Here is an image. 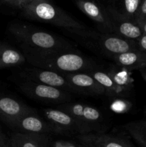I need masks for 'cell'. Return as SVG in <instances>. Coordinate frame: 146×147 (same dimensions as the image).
I'll return each instance as SVG.
<instances>
[{
    "label": "cell",
    "instance_id": "cell-1",
    "mask_svg": "<svg viewBox=\"0 0 146 147\" xmlns=\"http://www.w3.org/2000/svg\"><path fill=\"white\" fill-rule=\"evenodd\" d=\"M27 63L33 67L47 69L60 73L90 72L97 70L95 61L76 50L47 52L23 51Z\"/></svg>",
    "mask_w": 146,
    "mask_h": 147
},
{
    "label": "cell",
    "instance_id": "cell-2",
    "mask_svg": "<svg viewBox=\"0 0 146 147\" xmlns=\"http://www.w3.org/2000/svg\"><path fill=\"white\" fill-rule=\"evenodd\" d=\"M9 30L23 51L47 52L74 49L65 39L28 24L16 22L11 24Z\"/></svg>",
    "mask_w": 146,
    "mask_h": 147
},
{
    "label": "cell",
    "instance_id": "cell-3",
    "mask_svg": "<svg viewBox=\"0 0 146 147\" xmlns=\"http://www.w3.org/2000/svg\"><path fill=\"white\" fill-rule=\"evenodd\" d=\"M21 14L28 20L47 23L67 30L87 28L85 25L74 20L51 1H38L27 3L21 9Z\"/></svg>",
    "mask_w": 146,
    "mask_h": 147
},
{
    "label": "cell",
    "instance_id": "cell-4",
    "mask_svg": "<svg viewBox=\"0 0 146 147\" xmlns=\"http://www.w3.org/2000/svg\"><path fill=\"white\" fill-rule=\"evenodd\" d=\"M67 31L75 36L85 46L110 57L139 48L137 41L127 40L114 34H104L87 28Z\"/></svg>",
    "mask_w": 146,
    "mask_h": 147
},
{
    "label": "cell",
    "instance_id": "cell-5",
    "mask_svg": "<svg viewBox=\"0 0 146 147\" xmlns=\"http://www.w3.org/2000/svg\"><path fill=\"white\" fill-rule=\"evenodd\" d=\"M44 119L54 129V134L61 135L88 134L87 128L77 119L61 109H43Z\"/></svg>",
    "mask_w": 146,
    "mask_h": 147
},
{
    "label": "cell",
    "instance_id": "cell-6",
    "mask_svg": "<svg viewBox=\"0 0 146 147\" xmlns=\"http://www.w3.org/2000/svg\"><path fill=\"white\" fill-rule=\"evenodd\" d=\"M19 88L28 97L44 103L63 104L69 103L72 99V95L69 92L28 80H23L19 85Z\"/></svg>",
    "mask_w": 146,
    "mask_h": 147
},
{
    "label": "cell",
    "instance_id": "cell-7",
    "mask_svg": "<svg viewBox=\"0 0 146 147\" xmlns=\"http://www.w3.org/2000/svg\"><path fill=\"white\" fill-rule=\"evenodd\" d=\"M59 109L67 112L84 125L89 133L103 132V116L96 108L80 103H66L59 106Z\"/></svg>",
    "mask_w": 146,
    "mask_h": 147
},
{
    "label": "cell",
    "instance_id": "cell-8",
    "mask_svg": "<svg viewBox=\"0 0 146 147\" xmlns=\"http://www.w3.org/2000/svg\"><path fill=\"white\" fill-rule=\"evenodd\" d=\"M23 80L34 82L62 89L69 93H77L75 89L64 78L62 73L39 67H25L19 73Z\"/></svg>",
    "mask_w": 146,
    "mask_h": 147
},
{
    "label": "cell",
    "instance_id": "cell-9",
    "mask_svg": "<svg viewBox=\"0 0 146 147\" xmlns=\"http://www.w3.org/2000/svg\"><path fill=\"white\" fill-rule=\"evenodd\" d=\"M74 2L87 17L94 22L100 32L114 34L111 18L104 5L94 0H74Z\"/></svg>",
    "mask_w": 146,
    "mask_h": 147
},
{
    "label": "cell",
    "instance_id": "cell-10",
    "mask_svg": "<svg viewBox=\"0 0 146 147\" xmlns=\"http://www.w3.org/2000/svg\"><path fill=\"white\" fill-rule=\"evenodd\" d=\"M8 126L17 131L16 132L20 133L48 136L54 134L51 125L44 118L37 114L35 110L23 115Z\"/></svg>",
    "mask_w": 146,
    "mask_h": 147
},
{
    "label": "cell",
    "instance_id": "cell-11",
    "mask_svg": "<svg viewBox=\"0 0 146 147\" xmlns=\"http://www.w3.org/2000/svg\"><path fill=\"white\" fill-rule=\"evenodd\" d=\"M62 74L69 83L74 87L78 94L90 96H101L105 94L104 88L87 72Z\"/></svg>",
    "mask_w": 146,
    "mask_h": 147
},
{
    "label": "cell",
    "instance_id": "cell-12",
    "mask_svg": "<svg viewBox=\"0 0 146 147\" xmlns=\"http://www.w3.org/2000/svg\"><path fill=\"white\" fill-rule=\"evenodd\" d=\"M105 8L111 18L115 34L127 40L135 41H137L144 34L140 27L136 22L124 18L116 14L110 9L107 7Z\"/></svg>",
    "mask_w": 146,
    "mask_h": 147
},
{
    "label": "cell",
    "instance_id": "cell-13",
    "mask_svg": "<svg viewBox=\"0 0 146 147\" xmlns=\"http://www.w3.org/2000/svg\"><path fill=\"white\" fill-rule=\"evenodd\" d=\"M35 109L9 96H0V119L7 125Z\"/></svg>",
    "mask_w": 146,
    "mask_h": 147
},
{
    "label": "cell",
    "instance_id": "cell-14",
    "mask_svg": "<svg viewBox=\"0 0 146 147\" xmlns=\"http://www.w3.org/2000/svg\"><path fill=\"white\" fill-rule=\"evenodd\" d=\"M82 145L90 147H135L127 139L102 133L78 135Z\"/></svg>",
    "mask_w": 146,
    "mask_h": 147
},
{
    "label": "cell",
    "instance_id": "cell-15",
    "mask_svg": "<svg viewBox=\"0 0 146 147\" xmlns=\"http://www.w3.org/2000/svg\"><path fill=\"white\" fill-rule=\"evenodd\" d=\"M117 66L133 71L146 68V52L140 48L112 57Z\"/></svg>",
    "mask_w": 146,
    "mask_h": 147
},
{
    "label": "cell",
    "instance_id": "cell-16",
    "mask_svg": "<svg viewBox=\"0 0 146 147\" xmlns=\"http://www.w3.org/2000/svg\"><path fill=\"white\" fill-rule=\"evenodd\" d=\"M105 90V95L111 98H125L129 96L131 90L115 84L107 72L99 70L87 72Z\"/></svg>",
    "mask_w": 146,
    "mask_h": 147
},
{
    "label": "cell",
    "instance_id": "cell-17",
    "mask_svg": "<svg viewBox=\"0 0 146 147\" xmlns=\"http://www.w3.org/2000/svg\"><path fill=\"white\" fill-rule=\"evenodd\" d=\"M104 7L118 15L135 21L142 0H102Z\"/></svg>",
    "mask_w": 146,
    "mask_h": 147
},
{
    "label": "cell",
    "instance_id": "cell-18",
    "mask_svg": "<svg viewBox=\"0 0 146 147\" xmlns=\"http://www.w3.org/2000/svg\"><path fill=\"white\" fill-rule=\"evenodd\" d=\"M10 147H47L50 136L15 132L9 139Z\"/></svg>",
    "mask_w": 146,
    "mask_h": 147
},
{
    "label": "cell",
    "instance_id": "cell-19",
    "mask_svg": "<svg viewBox=\"0 0 146 147\" xmlns=\"http://www.w3.org/2000/svg\"><path fill=\"white\" fill-rule=\"evenodd\" d=\"M26 62L24 53L11 46L0 45V69L21 65Z\"/></svg>",
    "mask_w": 146,
    "mask_h": 147
},
{
    "label": "cell",
    "instance_id": "cell-20",
    "mask_svg": "<svg viewBox=\"0 0 146 147\" xmlns=\"http://www.w3.org/2000/svg\"><path fill=\"white\" fill-rule=\"evenodd\" d=\"M132 71L125 68L117 66V67H112L107 71L115 84L131 90L133 88V80L132 77Z\"/></svg>",
    "mask_w": 146,
    "mask_h": 147
},
{
    "label": "cell",
    "instance_id": "cell-21",
    "mask_svg": "<svg viewBox=\"0 0 146 147\" xmlns=\"http://www.w3.org/2000/svg\"><path fill=\"white\" fill-rule=\"evenodd\" d=\"M123 127L139 144L146 147V121L130 122Z\"/></svg>",
    "mask_w": 146,
    "mask_h": 147
},
{
    "label": "cell",
    "instance_id": "cell-22",
    "mask_svg": "<svg viewBox=\"0 0 146 147\" xmlns=\"http://www.w3.org/2000/svg\"><path fill=\"white\" fill-rule=\"evenodd\" d=\"M133 107L130 101L125 99V98H114L110 105V109L113 113L118 114H124L128 112Z\"/></svg>",
    "mask_w": 146,
    "mask_h": 147
},
{
    "label": "cell",
    "instance_id": "cell-23",
    "mask_svg": "<svg viewBox=\"0 0 146 147\" xmlns=\"http://www.w3.org/2000/svg\"><path fill=\"white\" fill-rule=\"evenodd\" d=\"M4 4L12 7L14 8L19 9L21 10L27 3H29L27 0H0Z\"/></svg>",
    "mask_w": 146,
    "mask_h": 147
},
{
    "label": "cell",
    "instance_id": "cell-24",
    "mask_svg": "<svg viewBox=\"0 0 146 147\" xmlns=\"http://www.w3.org/2000/svg\"><path fill=\"white\" fill-rule=\"evenodd\" d=\"M146 19V0H142V2L140 4V8L137 13V15L135 17V21L136 22L142 21Z\"/></svg>",
    "mask_w": 146,
    "mask_h": 147
},
{
    "label": "cell",
    "instance_id": "cell-25",
    "mask_svg": "<svg viewBox=\"0 0 146 147\" xmlns=\"http://www.w3.org/2000/svg\"><path fill=\"white\" fill-rule=\"evenodd\" d=\"M52 147H80V146L69 141L57 140L53 142Z\"/></svg>",
    "mask_w": 146,
    "mask_h": 147
},
{
    "label": "cell",
    "instance_id": "cell-26",
    "mask_svg": "<svg viewBox=\"0 0 146 147\" xmlns=\"http://www.w3.org/2000/svg\"><path fill=\"white\" fill-rule=\"evenodd\" d=\"M0 147H10L9 139H7L3 131L0 128Z\"/></svg>",
    "mask_w": 146,
    "mask_h": 147
},
{
    "label": "cell",
    "instance_id": "cell-27",
    "mask_svg": "<svg viewBox=\"0 0 146 147\" xmlns=\"http://www.w3.org/2000/svg\"><path fill=\"white\" fill-rule=\"evenodd\" d=\"M137 45L140 50L146 52V34H144L137 41Z\"/></svg>",
    "mask_w": 146,
    "mask_h": 147
},
{
    "label": "cell",
    "instance_id": "cell-28",
    "mask_svg": "<svg viewBox=\"0 0 146 147\" xmlns=\"http://www.w3.org/2000/svg\"><path fill=\"white\" fill-rule=\"evenodd\" d=\"M137 23L139 24V26L140 27V28H141L142 31L143 32V33L146 34V19L145 20H142V21L138 22Z\"/></svg>",
    "mask_w": 146,
    "mask_h": 147
},
{
    "label": "cell",
    "instance_id": "cell-29",
    "mask_svg": "<svg viewBox=\"0 0 146 147\" xmlns=\"http://www.w3.org/2000/svg\"><path fill=\"white\" fill-rule=\"evenodd\" d=\"M139 71H140V74H141V76L143 77V78L144 79L145 81L146 82V68L142 69V70H140Z\"/></svg>",
    "mask_w": 146,
    "mask_h": 147
},
{
    "label": "cell",
    "instance_id": "cell-30",
    "mask_svg": "<svg viewBox=\"0 0 146 147\" xmlns=\"http://www.w3.org/2000/svg\"><path fill=\"white\" fill-rule=\"evenodd\" d=\"M28 2H31V1H51V0H27Z\"/></svg>",
    "mask_w": 146,
    "mask_h": 147
},
{
    "label": "cell",
    "instance_id": "cell-31",
    "mask_svg": "<svg viewBox=\"0 0 146 147\" xmlns=\"http://www.w3.org/2000/svg\"><path fill=\"white\" fill-rule=\"evenodd\" d=\"M80 147H90V146H84V145H80Z\"/></svg>",
    "mask_w": 146,
    "mask_h": 147
}]
</instances>
